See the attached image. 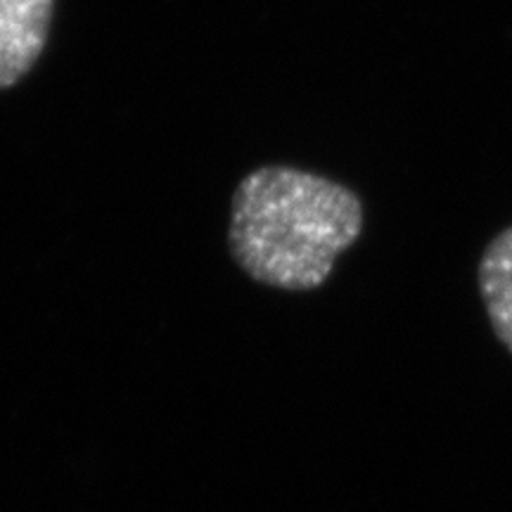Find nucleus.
I'll use <instances>...</instances> for the list:
<instances>
[{"label": "nucleus", "mask_w": 512, "mask_h": 512, "mask_svg": "<svg viewBox=\"0 0 512 512\" xmlns=\"http://www.w3.org/2000/svg\"><path fill=\"white\" fill-rule=\"evenodd\" d=\"M477 280L491 330L512 354V226L501 230L484 249Z\"/></svg>", "instance_id": "3"}, {"label": "nucleus", "mask_w": 512, "mask_h": 512, "mask_svg": "<svg viewBox=\"0 0 512 512\" xmlns=\"http://www.w3.org/2000/svg\"><path fill=\"white\" fill-rule=\"evenodd\" d=\"M55 0H0V91L22 81L46 50Z\"/></svg>", "instance_id": "2"}, {"label": "nucleus", "mask_w": 512, "mask_h": 512, "mask_svg": "<svg viewBox=\"0 0 512 512\" xmlns=\"http://www.w3.org/2000/svg\"><path fill=\"white\" fill-rule=\"evenodd\" d=\"M363 221L361 197L347 185L294 166H259L233 192L228 249L254 283L311 292L361 238Z\"/></svg>", "instance_id": "1"}]
</instances>
